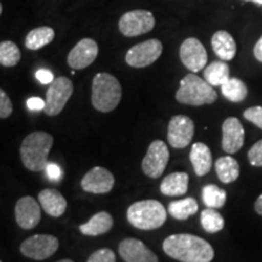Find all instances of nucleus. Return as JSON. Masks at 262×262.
I'll return each instance as SVG.
<instances>
[{
  "label": "nucleus",
  "instance_id": "obj_1",
  "mask_svg": "<svg viewBox=\"0 0 262 262\" xmlns=\"http://www.w3.org/2000/svg\"><path fill=\"white\" fill-rule=\"evenodd\" d=\"M163 250L180 262H211L214 249L205 239L193 234H172L163 242Z\"/></svg>",
  "mask_w": 262,
  "mask_h": 262
},
{
  "label": "nucleus",
  "instance_id": "obj_2",
  "mask_svg": "<svg viewBox=\"0 0 262 262\" xmlns=\"http://www.w3.org/2000/svg\"><path fill=\"white\" fill-rule=\"evenodd\" d=\"M54 145V137L45 131H35L29 134L22 141L21 160L25 168L31 171H41L49 163V153Z\"/></svg>",
  "mask_w": 262,
  "mask_h": 262
},
{
  "label": "nucleus",
  "instance_id": "obj_3",
  "mask_svg": "<svg viewBox=\"0 0 262 262\" xmlns=\"http://www.w3.org/2000/svg\"><path fill=\"white\" fill-rule=\"evenodd\" d=\"M122 86L114 75L97 73L91 85V103L98 112L108 113L116 110L122 100Z\"/></svg>",
  "mask_w": 262,
  "mask_h": 262
},
{
  "label": "nucleus",
  "instance_id": "obj_4",
  "mask_svg": "<svg viewBox=\"0 0 262 262\" xmlns=\"http://www.w3.org/2000/svg\"><path fill=\"white\" fill-rule=\"evenodd\" d=\"M126 216L131 226L143 231H150L165 224L168 212L160 202L147 199L131 204Z\"/></svg>",
  "mask_w": 262,
  "mask_h": 262
},
{
  "label": "nucleus",
  "instance_id": "obj_5",
  "mask_svg": "<svg viewBox=\"0 0 262 262\" xmlns=\"http://www.w3.org/2000/svg\"><path fill=\"white\" fill-rule=\"evenodd\" d=\"M217 94L214 88L205 79H202L195 74H188L180 83L176 93V100L180 103L188 106H203V104L214 103Z\"/></svg>",
  "mask_w": 262,
  "mask_h": 262
},
{
  "label": "nucleus",
  "instance_id": "obj_6",
  "mask_svg": "<svg viewBox=\"0 0 262 262\" xmlns=\"http://www.w3.org/2000/svg\"><path fill=\"white\" fill-rule=\"evenodd\" d=\"M60 242L51 234H34L22 242L19 250L22 255L32 260H47L57 251Z\"/></svg>",
  "mask_w": 262,
  "mask_h": 262
},
{
  "label": "nucleus",
  "instance_id": "obj_7",
  "mask_svg": "<svg viewBox=\"0 0 262 262\" xmlns=\"http://www.w3.org/2000/svg\"><path fill=\"white\" fill-rule=\"evenodd\" d=\"M72 94H73V83L66 77L55 78L49 86L45 100V113L48 116L54 117L62 112L66 103L68 102Z\"/></svg>",
  "mask_w": 262,
  "mask_h": 262
},
{
  "label": "nucleus",
  "instance_id": "obj_8",
  "mask_svg": "<svg viewBox=\"0 0 262 262\" xmlns=\"http://www.w3.org/2000/svg\"><path fill=\"white\" fill-rule=\"evenodd\" d=\"M156 19L147 10H134L124 14L119 19V31L125 37H137L155 28Z\"/></svg>",
  "mask_w": 262,
  "mask_h": 262
},
{
  "label": "nucleus",
  "instance_id": "obj_9",
  "mask_svg": "<svg viewBox=\"0 0 262 262\" xmlns=\"http://www.w3.org/2000/svg\"><path fill=\"white\" fill-rule=\"evenodd\" d=\"M163 52V45L158 39H149L135 45L126 52V63L134 68H143L158 60Z\"/></svg>",
  "mask_w": 262,
  "mask_h": 262
},
{
  "label": "nucleus",
  "instance_id": "obj_10",
  "mask_svg": "<svg viewBox=\"0 0 262 262\" xmlns=\"http://www.w3.org/2000/svg\"><path fill=\"white\" fill-rule=\"evenodd\" d=\"M169 162V149L165 142L156 140L150 143L142 160V170L150 179H158Z\"/></svg>",
  "mask_w": 262,
  "mask_h": 262
},
{
  "label": "nucleus",
  "instance_id": "obj_11",
  "mask_svg": "<svg viewBox=\"0 0 262 262\" xmlns=\"http://www.w3.org/2000/svg\"><path fill=\"white\" fill-rule=\"evenodd\" d=\"M194 135V123L189 117L173 116L168 125V141L172 148H185Z\"/></svg>",
  "mask_w": 262,
  "mask_h": 262
},
{
  "label": "nucleus",
  "instance_id": "obj_12",
  "mask_svg": "<svg viewBox=\"0 0 262 262\" xmlns=\"http://www.w3.org/2000/svg\"><path fill=\"white\" fill-rule=\"evenodd\" d=\"M180 58L183 66L193 73L205 68L208 62V54L204 45L196 38H188L182 42L180 48Z\"/></svg>",
  "mask_w": 262,
  "mask_h": 262
},
{
  "label": "nucleus",
  "instance_id": "obj_13",
  "mask_svg": "<svg viewBox=\"0 0 262 262\" xmlns=\"http://www.w3.org/2000/svg\"><path fill=\"white\" fill-rule=\"evenodd\" d=\"M114 186L113 173L102 166H95L81 180V187L85 192L94 194H104L112 191Z\"/></svg>",
  "mask_w": 262,
  "mask_h": 262
},
{
  "label": "nucleus",
  "instance_id": "obj_14",
  "mask_svg": "<svg viewBox=\"0 0 262 262\" xmlns=\"http://www.w3.org/2000/svg\"><path fill=\"white\" fill-rule=\"evenodd\" d=\"M97 55V42L90 38H84L68 54V66L72 70H84L96 60Z\"/></svg>",
  "mask_w": 262,
  "mask_h": 262
},
{
  "label": "nucleus",
  "instance_id": "obj_15",
  "mask_svg": "<svg viewBox=\"0 0 262 262\" xmlns=\"http://www.w3.org/2000/svg\"><path fill=\"white\" fill-rule=\"evenodd\" d=\"M40 206L32 196L26 195L19 198L15 206L16 222L21 228L32 229L40 222Z\"/></svg>",
  "mask_w": 262,
  "mask_h": 262
},
{
  "label": "nucleus",
  "instance_id": "obj_16",
  "mask_svg": "<svg viewBox=\"0 0 262 262\" xmlns=\"http://www.w3.org/2000/svg\"><path fill=\"white\" fill-rule=\"evenodd\" d=\"M245 131L238 118L229 117L222 124V148L228 155H234L244 145Z\"/></svg>",
  "mask_w": 262,
  "mask_h": 262
},
{
  "label": "nucleus",
  "instance_id": "obj_17",
  "mask_svg": "<svg viewBox=\"0 0 262 262\" xmlns=\"http://www.w3.org/2000/svg\"><path fill=\"white\" fill-rule=\"evenodd\" d=\"M119 255L125 262H158V256L143 242L126 238L119 244Z\"/></svg>",
  "mask_w": 262,
  "mask_h": 262
},
{
  "label": "nucleus",
  "instance_id": "obj_18",
  "mask_svg": "<svg viewBox=\"0 0 262 262\" xmlns=\"http://www.w3.org/2000/svg\"><path fill=\"white\" fill-rule=\"evenodd\" d=\"M38 199L44 211L48 215L52 216V217H60L64 214L66 209H67V201L57 189H42L39 193Z\"/></svg>",
  "mask_w": 262,
  "mask_h": 262
},
{
  "label": "nucleus",
  "instance_id": "obj_19",
  "mask_svg": "<svg viewBox=\"0 0 262 262\" xmlns=\"http://www.w3.org/2000/svg\"><path fill=\"white\" fill-rule=\"evenodd\" d=\"M212 50L222 61L233 60L237 54V44L233 37L226 31L216 32L211 38Z\"/></svg>",
  "mask_w": 262,
  "mask_h": 262
},
{
  "label": "nucleus",
  "instance_id": "obj_20",
  "mask_svg": "<svg viewBox=\"0 0 262 262\" xmlns=\"http://www.w3.org/2000/svg\"><path fill=\"white\" fill-rule=\"evenodd\" d=\"M189 160H191L196 176L206 175V173L210 171L212 165L210 148L205 143H194L192 146L191 153H189Z\"/></svg>",
  "mask_w": 262,
  "mask_h": 262
},
{
  "label": "nucleus",
  "instance_id": "obj_21",
  "mask_svg": "<svg viewBox=\"0 0 262 262\" xmlns=\"http://www.w3.org/2000/svg\"><path fill=\"white\" fill-rule=\"evenodd\" d=\"M113 227V217L110 212L100 211L95 214L86 224L79 226L80 232L84 235L89 237H97L110 232Z\"/></svg>",
  "mask_w": 262,
  "mask_h": 262
},
{
  "label": "nucleus",
  "instance_id": "obj_22",
  "mask_svg": "<svg viewBox=\"0 0 262 262\" xmlns=\"http://www.w3.org/2000/svg\"><path fill=\"white\" fill-rule=\"evenodd\" d=\"M188 175L186 172L169 173L160 183V192L168 196L186 194L188 189Z\"/></svg>",
  "mask_w": 262,
  "mask_h": 262
},
{
  "label": "nucleus",
  "instance_id": "obj_23",
  "mask_svg": "<svg viewBox=\"0 0 262 262\" xmlns=\"http://www.w3.org/2000/svg\"><path fill=\"white\" fill-rule=\"evenodd\" d=\"M215 169L220 181L224 183L234 182L239 178V172H241L238 162L229 156L221 157L216 160Z\"/></svg>",
  "mask_w": 262,
  "mask_h": 262
},
{
  "label": "nucleus",
  "instance_id": "obj_24",
  "mask_svg": "<svg viewBox=\"0 0 262 262\" xmlns=\"http://www.w3.org/2000/svg\"><path fill=\"white\" fill-rule=\"evenodd\" d=\"M55 38V31L51 27H38L32 29L26 37L25 45L29 50H39L45 45L50 44Z\"/></svg>",
  "mask_w": 262,
  "mask_h": 262
},
{
  "label": "nucleus",
  "instance_id": "obj_25",
  "mask_svg": "<svg viewBox=\"0 0 262 262\" xmlns=\"http://www.w3.org/2000/svg\"><path fill=\"white\" fill-rule=\"evenodd\" d=\"M204 79L211 86H222L229 79V67L225 61H214L204 70Z\"/></svg>",
  "mask_w": 262,
  "mask_h": 262
},
{
  "label": "nucleus",
  "instance_id": "obj_26",
  "mask_svg": "<svg viewBox=\"0 0 262 262\" xmlns=\"http://www.w3.org/2000/svg\"><path fill=\"white\" fill-rule=\"evenodd\" d=\"M168 211L170 216L176 220H187L189 216L198 211V203L194 198H185L173 201L169 204Z\"/></svg>",
  "mask_w": 262,
  "mask_h": 262
},
{
  "label": "nucleus",
  "instance_id": "obj_27",
  "mask_svg": "<svg viewBox=\"0 0 262 262\" xmlns=\"http://www.w3.org/2000/svg\"><path fill=\"white\" fill-rule=\"evenodd\" d=\"M221 93L231 102H242L248 96V88L243 80L229 78L221 86Z\"/></svg>",
  "mask_w": 262,
  "mask_h": 262
},
{
  "label": "nucleus",
  "instance_id": "obj_28",
  "mask_svg": "<svg viewBox=\"0 0 262 262\" xmlns=\"http://www.w3.org/2000/svg\"><path fill=\"white\" fill-rule=\"evenodd\" d=\"M202 198L208 208L220 209L226 204L227 193L225 189L217 187L216 185H206L203 187Z\"/></svg>",
  "mask_w": 262,
  "mask_h": 262
},
{
  "label": "nucleus",
  "instance_id": "obj_29",
  "mask_svg": "<svg viewBox=\"0 0 262 262\" xmlns=\"http://www.w3.org/2000/svg\"><path fill=\"white\" fill-rule=\"evenodd\" d=\"M201 224L208 233H217L225 227V219L215 209L208 208L201 212Z\"/></svg>",
  "mask_w": 262,
  "mask_h": 262
},
{
  "label": "nucleus",
  "instance_id": "obj_30",
  "mask_svg": "<svg viewBox=\"0 0 262 262\" xmlns=\"http://www.w3.org/2000/svg\"><path fill=\"white\" fill-rule=\"evenodd\" d=\"M21 60V51L15 42L5 40L0 44V63L4 67H15Z\"/></svg>",
  "mask_w": 262,
  "mask_h": 262
},
{
  "label": "nucleus",
  "instance_id": "obj_31",
  "mask_svg": "<svg viewBox=\"0 0 262 262\" xmlns=\"http://www.w3.org/2000/svg\"><path fill=\"white\" fill-rule=\"evenodd\" d=\"M86 262H116V255L111 249H98L90 255Z\"/></svg>",
  "mask_w": 262,
  "mask_h": 262
},
{
  "label": "nucleus",
  "instance_id": "obj_32",
  "mask_svg": "<svg viewBox=\"0 0 262 262\" xmlns=\"http://www.w3.org/2000/svg\"><path fill=\"white\" fill-rule=\"evenodd\" d=\"M248 159L249 163L256 168H261L262 166V140L257 141L255 145L249 149L248 152Z\"/></svg>",
  "mask_w": 262,
  "mask_h": 262
},
{
  "label": "nucleus",
  "instance_id": "obj_33",
  "mask_svg": "<svg viewBox=\"0 0 262 262\" xmlns=\"http://www.w3.org/2000/svg\"><path fill=\"white\" fill-rule=\"evenodd\" d=\"M244 118L249 122L255 124L257 127H260L262 130V107L261 106H255L250 107L248 110L244 111L243 113Z\"/></svg>",
  "mask_w": 262,
  "mask_h": 262
},
{
  "label": "nucleus",
  "instance_id": "obj_34",
  "mask_svg": "<svg viewBox=\"0 0 262 262\" xmlns=\"http://www.w3.org/2000/svg\"><path fill=\"white\" fill-rule=\"evenodd\" d=\"M12 102L4 90H0V118L6 119L12 113Z\"/></svg>",
  "mask_w": 262,
  "mask_h": 262
},
{
  "label": "nucleus",
  "instance_id": "obj_35",
  "mask_svg": "<svg viewBox=\"0 0 262 262\" xmlns=\"http://www.w3.org/2000/svg\"><path fill=\"white\" fill-rule=\"evenodd\" d=\"M45 173H47L49 180H51V181H58V180H61L63 172H62V169L57 164L49 162L47 166H45Z\"/></svg>",
  "mask_w": 262,
  "mask_h": 262
},
{
  "label": "nucleus",
  "instance_id": "obj_36",
  "mask_svg": "<svg viewBox=\"0 0 262 262\" xmlns=\"http://www.w3.org/2000/svg\"><path fill=\"white\" fill-rule=\"evenodd\" d=\"M35 78H37V79L40 81L41 84H51L52 81L55 80L52 72L48 71V70L37 71V73H35Z\"/></svg>",
  "mask_w": 262,
  "mask_h": 262
},
{
  "label": "nucleus",
  "instance_id": "obj_37",
  "mask_svg": "<svg viewBox=\"0 0 262 262\" xmlns=\"http://www.w3.org/2000/svg\"><path fill=\"white\" fill-rule=\"evenodd\" d=\"M45 104H47V102L40 97H31L27 100V107L31 111L45 110Z\"/></svg>",
  "mask_w": 262,
  "mask_h": 262
},
{
  "label": "nucleus",
  "instance_id": "obj_38",
  "mask_svg": "<svg viewBox=\"0 0 262 262\" xmlns=\"http://www.w3.org/2000/svg\"><path fill=\"white\" fill-rule=\"evenodd\" d=\"M254 56L257 61L262 62V37L258 39L254 48Z\"/></svg>",
  "mask_w": 262,
  "mask_h": 262
},
{
  "label": "nucleus",
  "instance_id": "obj_39",
  "mask_svg": "<svg viewBox=\"0 0 262 262\" xmlns=\"http://www.w3.org/2000/svg\"><path fill=\"white\" fill-rule=\"evenodd\" d=\"M255 211H256L258 215L262 216V194L258 196L256 202H255Z\"/></svg>",
  "mask_w": 262,
  "mask_h": 262
},
{
  "label": "nucleus",
  "instance_id": "obj_40",
  "mask_svg": "<svg viewBox=\"0 0 262 262\" xmlns=\"http://www.w3.org/2000/svg\"><path fill=\"white\" fill-rule=\"evenodd\" d=\"M247 2H253V3H256L258 5H262V0H247Z\"/></svg>",
  "mask_w": 262,
  "mask_h": 262
},
{
  "label": "nucleus",
  "instance_id": "obj_41",
  "mask_svg": "<svg viewBox=\"0 0 262 262\" xmlns=\"http://www.w3.org/2000/svg\"><path fill=\"white\" fill-rule=\"evenodd\" d=\"M57 262H74V261L70 260V258H64V260H60V261H57Z\"/></svg>",
  "mask_w": 262,
  "mask_h": 262
}]
</instances>
